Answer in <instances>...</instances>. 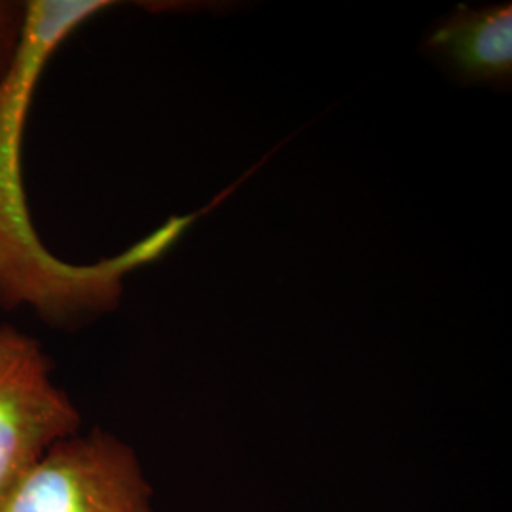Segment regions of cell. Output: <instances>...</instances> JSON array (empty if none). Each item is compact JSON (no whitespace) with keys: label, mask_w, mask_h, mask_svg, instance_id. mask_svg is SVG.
I'll return each mask as SVG.
<instances>
[{"label":"cell","mask_w":512,"mask_h":512,"mask_svg":"<svg viewBox=\"0 0 512 512\" xmlns=\"http://www.w3.org/2000/svg\"><path fill=\"white\" fill-rule=\"evenodd\" d=\"M29 18V0H0V88L18 63Z\"/></svg>","instance_id":"cell-5"},{"label":"cell","mask_w":512,"mask_h":512,"mask_svg":"<svg viewBox=\"0 0 512 512\" xmlns=\"http://www.w3.org/2000/svg\"><path fill=\"white\" fill-rule=\"evenodd\" d=\"M82 416L54 382V363L37 338L0 325V501Z\"/></svg>","instance_id":"cell-3"},{"label":"cell","mask_w":512,"mask_h":512,"mask_svg":"<svg viewBox=\"0 0 512 512\" xmlns=\"http://www.w3.org/2000/svg\"><path fill=\"white\" fill-rule=\"evenodd\" d=\"M0 512H154L135 450L101 429L54 444L0 501Z\"/></svg>","instance_id":"cell-2"},{"label":"cell","mask_w":512,"mask_h":512,"mask_svg":"<svg viewBox=\"0 0 512 512\" xmlns=\"http://www.w3.org/2000/svg\"><path fill=\"white\" fill-rule=\"evenodd\" d=\"M427 46L465 84H505L512 74V6H459L429 35Z\"/></svg>","instance_id":"cell-4"},{"label":"cell","mask_w":512,"mask_h":512,"mask_svg":"<svg viewBox=\"0 0 512 512\" xmlns=\"http://www.w3.org/2000/svg\"><path fill=\"white\" fill-rule=\"evenodd\" d=\"M109 0H29L25 40L12 76L0 88V310L31 308L57 330H76L118 308L124 277L156 260L186 220H169L122 255L74 266L42 243L31 219L21 173L23 131L38 78L55 50Z\"/></svg>","instance_id":"cell-1"}]
</instances>
